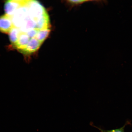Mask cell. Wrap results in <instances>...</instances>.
I'll list each match as a JSON object with an SVG mask.
<instances>
[{
  "label": "cell",
  "mask_w": 132,
  "mask_h": 132,
  "mask_svg": "<svg viewBox=\"0 0 132 132\" xmlns=\"http://www.w3.org/2000/svg\"><path fill=\"white\" fill-rule=\"evenodd\" d=\"M24 1L12 0L6 1L4 6L6 14L12 17L16 10L22 4Z\"/></svg>",
  "instance_id": "6da1fadb"
},
{
  "label": "cell",
  "mask_w": 132,
  "mask_h": 132,
  "mask_svg": "<svg viewBox=\"0 0 132 132\" xmlns=\"http://www.w3.org/2000/svg\"><path fill=\"white\" fill-rule=\"evenodd\" d=\"M14 27L11 16L6 14L0 16V32L9 34Z\"/></svg>",
  "instance_id": "7a4b0ae2"
},
{
  "label": "cell",
  "mask_w": 132,
  "mask_h": 132,
  "mask_svg": "<svg viewBox=\"0 0 132 132\" xmlns=\"http://www.w3.org/2000/svg\"><path fill=\"white\" fill-rule=\"evenodd\" d=\"M20 34V31L19 29L14 27L12 28L9 33L10 41L14 47L17 42Z\"/></svg>",
  "instance_id": "3957f363"
},
{
  "label": "cell",
  "mask_w": 132,
  "mask_h": 132,
  "mask_svg": "<svg viewBox=\"0 0 132 132\" xmlns=\"http://www.w3.org/2000/svg\"><path fill=\"white\" fill-rule=\"evenodd\" d=\"M130 121H127L125 123V124L121 127L115 129L106 130L103 129L101 128L95 126L91 124L92 126L98 129L99 130H100V132H125V128L127 125H130Z\"/></svg>",
  "instance_id": "277c9868"
},
{
  "label": "cell",
  "mask_w": 132,
  "mask_h": 132,
  "mask_svg": "<svg viewBox=\"0 0 132 132\" xmlns=\"http://www.w3.org/2000/svg\"><path fill=\"white\" fill-rule=\"evenodd\" d=\"M92 1H70L69 2L74 4H80Z\"/></svg>",
  "instance_id": "5b68a950"
}]
</instances>
